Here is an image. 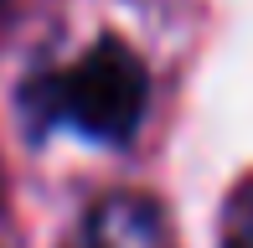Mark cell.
Here are the masks:
<instances>
[{"mask_svg": "<svg viewBox=\"0 0 253 248\" xmlns=\"http://www.w3.org/2000/svg\"><path fill=\"white\" fill-rule=\"evenodd\" d=\"M150 104V83L145 67L129 47L119 41H98L83 52L73 67L47 73L26 88V114L31 124H57V129H78L88 140L124 145L145 119Z\"/></svg>", "mask_w": 253, "mask_h": 248, "instance_id": "obj_1", "label": "cell"}, {"mask_svg": "<svg viewBox=\"0 0 253 248\" xmlns=\"http://www.w3.org/2000/svg\"><path fill=\"white\" fill-rule=\"evenodd\" d=\"M67 248H176V243H170V228L155 212V202L109 197L88 212V222Z\"/></svg>", "mask_w": 253, "mask_h": 248, "instance_id": "obj_2", "label": "cell"}, {"mask_svg": "<svg viewBox=\"0 0 253 248\" xmlns=\"http://www.w3.org/2000/svg\"><path fill=\"white\" fill-rule=\"evenodd\" d=\"M222 248H253V181L238 191V197H233V207H227Z\"/></svg>", "mask_w": 253, "mask_h": 248, "instance_id": "obj_3", "label": "cell"}, {"mask_svg": "<svg viewBox=\"0 0 253 248\" xmlns=\"http://www.w3.org/2000/svg\"><path fill=\"white\" fill-rule=\"evenodd\" d=\"M5 10H10V0H0V21H5Z\"/></svg>", "mask_w": 253, "mask_h": 248, "instance_id": "obj_4", "label": "cell"}]
</instances>
